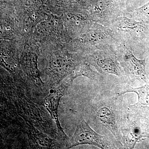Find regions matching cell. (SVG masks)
<instances>
[{"instance_id":"6da1fadb","label":"cell","mask_w":149,"mask_h":149,"mask_svg":"<svg viewBox=\"0 0 149 149\" xmlns=\"http://www.w3.org/2000/svg\"><path fill=\"white\" fill-rule=\"evenodd\" d=\"M116 40L134 52L149 39V24L123 15L109 27Z\"/></svg>"},{"instance_id":"7a4b0ae2","label":"cell","mask_w":149,"mask_h":149,"mask_svg":"<svg viewBox=\"0 0 149 149\" xmlns=\"http://www.w3.org/2000/svg\"><path fill=\"white\" fill-rule=\"evenodd\" d=\"M118 0H92L90 6L92 19L95 23L109 27L118 17L125 15L128 10Z\"/></svg>"},{"instance_id":"3957f363","label":"cell","mask_w":149,"mask_h":149,"mask_svg":"<svg viewBox=\"0 0 149 149\" xmlns=\"http://www.w3.org/2000/svg\"><path fill=\"white\" fill-rule=\"evenodd\" d=\"M93 145L102 149L109 148L104 137L95 132L83 118L78 123L68 148L81 145Z\"/></svg>"},{"instance_id":"277c9868","label":"cell","mask_w":149,"mask_h":149,"mask_svg":"<svg viewBox=\"0 0 149 149\" xmlns=\"http://www.w3.org/2000/svg\"><path fill=\"white\" fill-rule=\"evenodd\" d=\"M116 47L93 51L92 59L96 66L102 71L120 76L122 72L116 59Z\"/></svg>"},{"instance_id":"5b68a950","label":"cell","mask_w":149,"mask_h":149,"mask_svg":"<svg viewBox=\"0 0 149 149\" xmlns=\"http://www.w3.org/2000/svg\"><path fill=\"white\" fill-rule=\"evenodd\" d=\"M115 52L116 55L122 60L123 65L128 72L137 77H145L146 59L139 60L136 58L130 49L120 44L116 46Z\"/></svg>"},{"instance_id":"8992f818","label":"cell","mask_w":149,"mask_h":149,"mask_svg":"<svg viewBox=\"0 0 149 149\" xmlns=\"http://www.w3.org/2000/svg\"><path fill=\"white\" fill-rule=\"evenodd\" d=\"M97 116L99 120L109 130L116 134L117 132V125L114 115L111 111L107 107H103L98 111Z\"/></svg>"},{"instance_id":"52a82bcc","label":"cell","mask_w":149,"mask_h":149,"mask_svg":"<svg viewBox=\"0 0 149 149\" xmlns=\"http://www.w3.org/2000/svg\"><path fill=\"white\" fill-rule=\"evenodd\" d=\"M67 88V85L64 84L60 86L58 89L57 90L56 92L53 94L52 95L49 96L46 100L45 104L47 107L50 110L52 113L56 121V123L58 124L61 130H62L59 123L58 120V102L60 100L61 97L63 95L64 91H65V88ZM63 131V130H62Z\"/></svg>"},{"instance_id":"ba28073f","label":"cell","mask_w":149,"mask_h":149,"mask_svg":"<svg viewBox=\"0 0 149 149\" xmlns=\"http://www.w3.org/2000/svg\"><path fill=\"white\" fill-rule=\"evenodd\" d=\"M125 15L136 21L149 24V3L139 8L128 10Z\"/></svg>"},{"instance_id":"9c48e42d","label":"cell","mask_w":149,"mask_h":149,"mask_svg":"<svg viewBox=\"0 0 149 149\" xmlns=\"http://www.w3.org/2000/svg\"><path fill=\"white\" fill-rule=\"evenodd\" d=\"M129 92H134L138 95L140 103L144 105L149 104V88L147 85L139 88H128L126 91L120 93V95Z\"/></svg>"}]
</instances>
